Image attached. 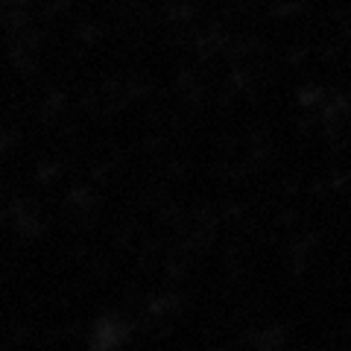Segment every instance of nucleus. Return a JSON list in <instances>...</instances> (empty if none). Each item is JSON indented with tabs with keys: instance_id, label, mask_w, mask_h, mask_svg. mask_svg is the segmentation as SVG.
<instances>
[]
</instances>
